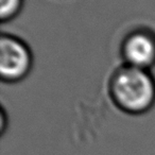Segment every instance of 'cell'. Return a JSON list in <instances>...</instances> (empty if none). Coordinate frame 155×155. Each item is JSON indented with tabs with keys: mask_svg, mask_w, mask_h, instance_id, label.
I'll return each instance as SVG.
<instances>
[{
	"mask_svg": "<svg viewBox=\"0 0 155 155\" xmlns=\"http://www.w3.org/2000/svg\"><path fill=\"white\" fill-rule=\"evenodd\" d=\"M110 96L122 112L147 113L155 103V80L149 70L123 65L110 80Z\"/></svg>",
	"mask_w": 155,
	"mask_h": 155,
	"instance_id": "6da1fadb",
	"label": "cell"
},
{
	"mask_svg": "<svg viewBox=\"0 0 155 155\" xmlns=\"http://www.w3.org/2000/svg\"><path fill=\"white\" fill-rule=\"evenodd\" d=\"M33 56L24 41L11 34L0 39V75L3 82L16 83L27 77L32 68Z\"/></svg>",
	"mask_w": 155,
	"mask_h": 155,
	"instance_id": "7a4b0ae2",
	"label": "cell"
},
{
	"mask_svg": "<svg viewBox=\"0 0 155 155\" xmlns=\"http://www.w3.org/2000/svg\"><path fill=\"white\" fill-rule=\"evenodd\" d=\"M121 54L125 65L149 70L155 65V34L148 29H136L124 37Z\"/></svg>",
	"mask_w": 155,
	"mask_h": 155,
	"instance_id": "3957f363",
	"label": "cell"
},
{
	"mask_svg": "<svg viewBox=\"0 0 155 155\" xmlns=\"http://www.w3.org/2000/svg\"><path fill=\"white\" fill-rule=\"evenodd\" d=\"M24 0H0V18L2 22L10 21L19 14Z\"/></svg>",
	"mask_w": 155,
	"mask_h": 155,
	"instance_id": "277c9868",
	"label": "cell"
},
{
	"mask_svg": "<svg viewBox=\"0 0 155 155\" xmlns=\"http://www.w3.org/2000/svg\"><path fill=\"white\" fill-rule=\"evenodd\" d=\"M0 119H1V123H0V132H1V134H3L8 127V117H7V115H5V112L3 108L1 110V113H0Z\"/></svg>",
	"mask_w": 155,
	"mask_h": 155,
	"instance_id": "5b68a950",
	"label": "cell"
}]
</instances>
